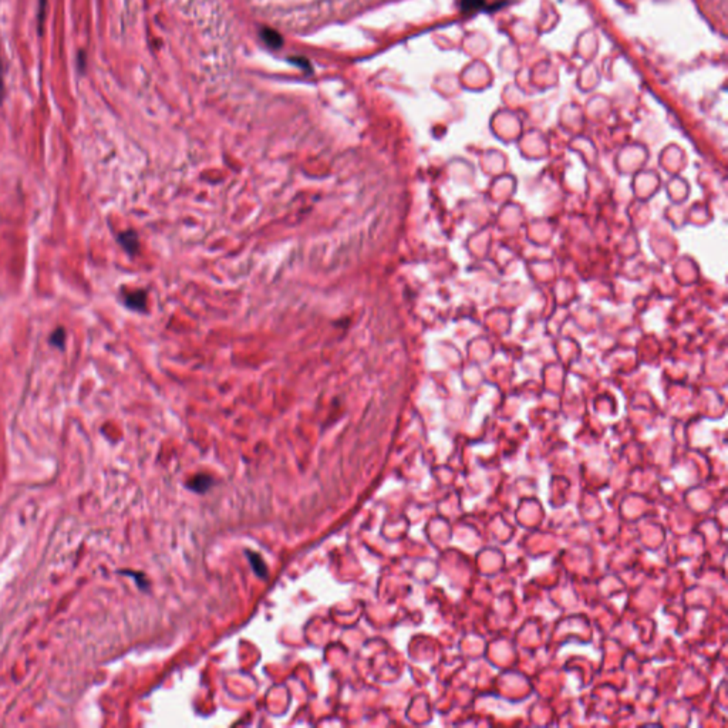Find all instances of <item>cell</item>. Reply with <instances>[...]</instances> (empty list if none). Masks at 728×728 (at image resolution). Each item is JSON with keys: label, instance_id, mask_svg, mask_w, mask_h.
Segmentation results:
<instances>
[{"label": "cell", "instance_id": "6da1fadb", "mask_svg": "<svg viewBox=\"0 0 728 728\" xmlns=\"http://www.w3.org/2000/svg\"><path fill=\"white\" fill-rule=\"evenodd\" d=\"M212 482H214V479H212L211 475H208V474H196L187 482V487L191 491H194V492L204 494V492H207L211 488Z\"/></svg>", "mask_w": 728, "mask_h": 728}, {"label": "cell", "instance_id": "7a4b0ae2", "mask_svg": "<svg viewBox=\"0 0 728 728\" xmlns=\"http://www.w3.org/2000/svg\"><path fill=\"white\" fill-rule=\"evenodd\" d=\"M247 555L249 557V562H251V565H252L256 575L260 579L267 578L268 576V566H267V563H264V561L262 559V557L259 554L251 552V550H247Z\"/></svg>", "mask_w": 728, "mask_h": 728}, {"label": "cell", "instance_id": "3957f363", "mask_svg": "<svg viewBox=\"0 0 728 728\" xmlns=\"http://www.w3.org/2000/svg\"><path fill=\"white\" fill-rule=\"evenodd\" d=\"M260 36H262V39H263L264 41H267V44H269L271 48H275V49H276V48H280V46H282V41H283V40H282L280 34H279L278 32L272 30V29H263V30L260 32Z\"/></svg>", "mask_w": 728, "mask_h": 728}, {"label": "cell", "instance_id": "277c9868", "mask_svg": "<svg viewBox=\"0 0 728 728\" xmlns=\"http://www.w3.org/2000/svg\"><path fill=\"white\" fill-rule=\"evenodd\" d=\"M120 242L128 252H134L138 245V239L134 232H124L120 236Z\"/></svg>", "mask_w": 728, "mask_h": 728}, {"label": "cell", "instance_id": "5b68a950", "mask_svg": "<svg viewBox=\"0 0 728 728\" xmlns=\"http://www.w3.org/2000/svg\"><path fill=\"white\" fill-rule=\"evenodd\" d=\"M125 303L131 309H137V311H140V309H143L145 306V293L144 292L131 293V295H128L125 298Z\"/></svg>", "mask_w": 728, "mask_h": 728}, {"label": "cell", "instance_id": "8992f818", "mask_svg": "<svg viewBox=\"0 0 728 728\" xmlns=\"http://www.w3.org/2000/svg\"><path fill=\"white\" fill-rule=\"evenodd\" d=\"M46 8H48V0H39V9H37V25H39V33H41L44 19H46Z\"/></svg>", "mask_w": 728, "mask_h": 728}, {"label": "cell", "instance_id": "52a82bcc", "mask_svg": "<svg viewBox=\"0 0 728 728\" xmlns=\"http://www.w3.org/2000/svg\"><path fill=\"white\" fill-rule=\"evenodd\" d=\"M50 343L56 347H63L64 344V330L63 329H57L56 332H53Z\"/></svg>", "mask_w": 728, "mask_h": 728}, {"label": "cell", "instance_id": "ba28073f", "mask_svg": "<svg viewBox=\"0 0 728 728\" xmlns=\"http://www.w3.org/2000/svg\"><path fill=\"white\" fill-rule=\"evenodd\" d=\"M0 81H2V63H0Z\"/></svg>", "mask_w": 728, "mask_h": 728}]
</instances>
